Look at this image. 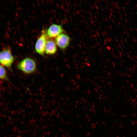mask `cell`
Returning <instances> with one entry per match:
<instances>
[{"mask_svg":"<svg viewBox=\"0 0 137 137\" xmlns=\"http://www.w3.org/2000/svg\"><path fill=\"white\" fill-rule=\"evenodd\" d=\"M71 39L67 35L64 33L60 34L55 39V43L58 47L62 50L66 49L69 45Z\"/></svg>","mask_w":137,"mask_h":137,"instance_id":"obj_4","label":"cell"},{"mask_svg":"<svg viewBox=\"0 0 137 137\" xmlns=\"http://www.w3.org/2000/svg\"><path fill=\"white\" fill-rule=\"evenodd\" d=\"M47 36L43 32L36 42L35 45V49L38 54L44 56L45 47L47 41Z\"/></svg>","mask_w":137,"mask_h":137,"instance_id":"obj_3","label":"cell"},{"mask_svg":"<svg viewBox=\"0 0 137 137\" xmlns=\"http://www.w3.org/2000/svg\"><path fill=\"white\" fill-rule=\"evenodd\" d=\"M63 32L61 25L54 24L51 25L47 30L46 35L49 38H56Z\"/></svg>","mask_w":137,"mask_h":137,"instance_id":"obj_5","label":"cell"},{"mask_svg":"<svg viewBox=\"0 0 137 137\" xmlns=\"http://www.w3.org/2000/svg\"><path fill=\"white\" fill-rule=\"evenodd\" d=\"M18 69L27 74L34 73L37 68V65L35 61L29 57L25 58L17 64Z\"/></svg>","mask_w":137,"mask_h":137,"instance_id":"obj_1","label":"cell"},{"mask_svg":"<svg viewBox=\"0 0 137 137\" xmlns=\"http://www.w3.org/2000/svg\"><path fill=\"white\" fill-rule=\"evenodd\" d=\"M57 50L56 44L54 41L50 39L47 40L45 47V52L47 55L55 54Z\"/></svg>","mask_w":137,"mask_h":137,"instance_id":"obj_6","label":"cell"},{"mask_svg":"<svg viewBox=\"0 0 137 137\" xmlns=\"http://www.w3.org/2000/svg\"><path fill=\"white\" fill-rule=\"evenodd\" d=\"M8 79L5 69L3 66L0 64V80L7 81Z\"/></svg>","mask_w":137,"mask_h":137,"instance_id":"obj_7","label":"cell"},{"mask_svg":"<svg viewBox=\"0 0 137 137\" xmlns=\"http://www.w3.org/2000/svg\"><path fill=\"white\" fill-rule=\"evenodd\" d=\"M14 59L9 47H6L0 52V64L11 71Z\"/></svg>","mask_w":137,"mask_h":137,"instance_id":"obj_2","label":"cell"}]
</instances>
